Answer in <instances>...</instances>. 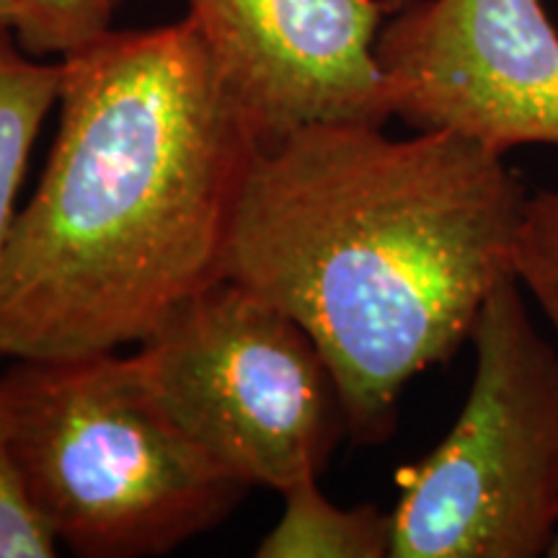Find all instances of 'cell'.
<instances>
[{
	"instance_id": "cell-5",
	"label": "cell",
	"mask_w": 558,
	"mask_h": 558,
	"mask_svg": "<svg viewBox=\"0 0 558 558\" xmlns=\"http://www.w3.org/2000/svg\"><path fill=\"white\" fill-rule=\"evenodd\" d=\"M158 401L246 486L318 478L349 437L329 362L290 313L233 279L199 292L140 344Z\"/></svg>"
},
{
	"instance_id": "cell-10",
	"label": "cell",
	"mask_w": 558,
	"mask_h": 558,
	"mask_svg": "<svg viewBox=\"0 0 558 558\" xmlns=\"http://www.w3.org/2000/svg\"><path fill=\"white\" fill-rule=\"evenodd\" d=\"M128 0H16L13 34L21 50L32 58L70 52L111 32V21Z\"/></svg>"
},
{
	"instance_id": "cell-14",
	"label": "cell",
	"mask_w": 558,
	"mask_h": 558,
	"mask_svg": "<svg viewBox=\"0 0 558 558\" xmlns=\"http://www.w3.org/2000/svg\"><path fill=\"white\" fill-rule=\"evenodd\" d=\"M550 558H558V535H556V541H554V548H550V554H548Z\"/></svg>"
},
{
	"instance_id": "cell-2",
	"label": "cell",
	"mask_w": 558,
	"mask_h": 558,
	"mask_svg": "<svg viewBox=\"0 0 558 558\" xmlns=\"http://www.w3.org/2000/svg\"><path fill=\"white\" fill-rule=\"evenodd\" d=\"M60 62L58 135L0 262L11 360L143 344L226 279L259 148L190 16L111 29Z\"/></svg>"
},
{
	"instance_id": "cell-11",
	"label": "cell",
	"mask_w": 558,
	"mask_h": 558,
	"mask_svg": "<svg viewBox=\"0 0 558 558\" xmlns=\"http://www.w3.org/2000/svg\"><path fill=\"white\" fill-rule=\"evenodd\" d=\"M514 277L546 313L558 339V190L527 197L514 246Z\"/></svg>"
},
{
	"instance_id": "cell-4",
	"label": "cell",
	"mask_w": 558,
	"mask_h": 558,
	"mask_svg": "<svg viewBox=\"0 0 558 558\" xmlns=\"http://www.w3.org/2000/svg\"><path fill=\"white\" fill-rule=\"evenodd\" d=\"M476 369L448 437L399 471L393 558H541L558 535V344L509 277L471 333Z\"/></svg>"
},
{
	"instance_id": "cell-7",
	"label": "cell",
	"mask_w": 558,
	"mask_h": 558,
	"mask_svg": "<svg viewBox=\"0 0 558 558\" xmlns=\"http://www.w3.org/2000/svg\"><path fill=\"white\" fill-rule=\"evenodd\" d=\"M393 0H190L222 86L259 140L393 117L375 41Z\"/></svg>"
},
{
	"instance_id": "cell-6",
	"label": "cell",
	"mask_w": 558,
	"mask_h": 558,
	"mask_svg": "<svg viewBox=\"0 0 558 558\" xmlns=\"http://www.w3.org/2000/svg\"><path fill=\"white\" fill-rule=\"evenodd\" d=\"M390 107L416 132L507 156L558 145V29L543 0H411L375 41Z\"/></svg>"
},
{
	"instance_id": "cell-12",
	"label": "cell",
	"mask_w": 558,
	"mask_h": 558,
	"mask_svg": "<svg viewBox=\"0 0 558 558\" xmlns=\"http://www.w3.org/2000/svg\"><path fill=\"white\" fill-rule=\"evenodd\" d=\"M58 538L34 505L29 486L0 429V558H52Z\"/></svg>"
},
{
	"instance_id": "cell-8",
	"label": "cell",
	"mask_w": 558,
	"mask_h": 558,
	"mask_svg": "<svg viewBox=\"0 0 558 558\" xmlns=\"http://www.w3.org/2000/svg\"><path fill=\"white\" fill-rule=\"evenodd\" d=\"M284 509L259 543V558H383L393 548V518L375 505L337 507L318 478H303L282 492Z\"/></svg>"
},
{
	"instance_id": "cell-13",
	"label": "cell",
	"mask_w": 558,
	"mask_h": 558,
	"mask_svg": "<svg viewBox=\"0 0 558 558\" xmlns=\"http://www.w3.org/2000/svg\"><path fill=\"white\" fill-rule=\"evenodd\" d=\"M16 13H19V5L16 0H0V26H11L16 24Z\"/></svg>"
},
{
	"instance_id": "cell-3",
	"label": "cell",
	"mask_w": 558,
	"mask_h": 558,
	"mask_svg": "<svg viewBox=\"0 0 558 558\" xmlns=\"http://www.w3.org/2000/svg\"><path fill=\"white\" fill-rule=\"evenodd\" d=\"M0 429L54 538L83 558L171 554L251 488L173 422L137 354L13 360Z\"/></svg>"
},
{
	"instance_id": "cell-1",
	"label": "cell",
	"mask_w": 558,
	"mask_h": 558,
	"mask_svg": "<svg viewBox=\"0 0 558 558\" xmlns=\"http://www.w3.org/2000/svg\"><path fill=\"white\" fill-rule=\"evenodd\" d=\"M527 197L505 156L456 132L313 124L256 148L226 279L311 333L349 439L383 445L403 388L471 341L514 277Z\"/></svg>"
},
{
	"instance_id": "cell-9",
	"label": "cell",
	"mask_w": 558,
	"mask_h": 558,
	"mask_svg": "<svg viewBox=\"0 0 558 558\" xmlns=\"http://www.w3.org/2000/svg\"><path fill=\"white\" fill-rule=\"evenodd\" d=\"M62 62H37L0 26V262L16 220V199L34 140L60 101Z\"/></svg>"
}]
</instances>
